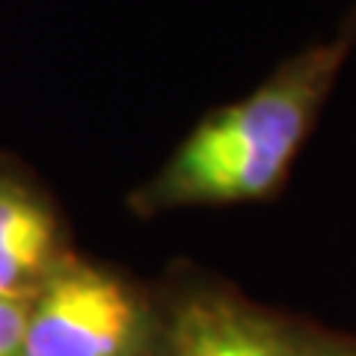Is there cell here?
<instances>
[{"label": "cell", "mask_w": 356, "mask_h": 356, "mask_svg": "<svg viewBox=\"0 0 356 356\" xmlns=\"http://www.w3.org/2000/svg\"><path fill=\"white\" fill-rule=\"evenodd\" d=\"M166 344L163 288L77 250L27 300L21 356H166Z\"/></svg>", "instance_id": "cell-2"}, {"label": "cell", "mask_w": 356, "mask_h": 356, "mask_svg": "<svg viewBox=\"0 0 356 356\" xmlns=\"http://www.w3.org/2000/svg\"><path fill=\"white\" fill-rule=\"evenodd\" d=\"M170 312L166 356H356V336L282 315L205 273L163 285Z\"/></svg>", "instance_id": "cell-3"}, {"label": "cell", "mask_w": 356, "mask_h": 356, "mask_svg": "<svg viewBox=\"0 0 356 356\" xmlns=\"http://www.w3.org/2000/svg\"><path fill=\"white\" fill-rule=\"evenodd\" d=\"M72 250L48 187L24 163L0 154V294L30 300Z\"/></svg>", "instance_id": "cell-4"}, {"label": "cell", "mask_w": 356, "mask_h": 356, "mask_svg": "<svg viewBox=\"0 0 356 356\" xmlns=\"http://www.w3.org/2000/svg\"><path fill=\"white\" fill-rule=\"evenodd\" d=\"M356 51V0L330 39L309 42L264 81L220 104L191 128L146 181L128 193L143 220L187 208H226L273 199Z\"/></svg>", "instance_id": "cell-1"}, {"label": "cell", "mask_w": 356, "mask_h": 356, "mask_svg": "<svg viewBox=\"0 0 356 356\" xmlns=\"http://www.w3.org/2000/svg\"><path fill=\"white\" fill-rule=\"evenodd\" d=\"M27 327V300L0 294V356H21Z\"/></svg>", "instance_id": "cell-5"}]
</instances>
